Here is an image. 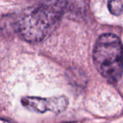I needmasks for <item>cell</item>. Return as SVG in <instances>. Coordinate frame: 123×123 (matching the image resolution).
Wrapping results in <instances>:
<instances>
[{
  "label": "cell",
  "instance_id": "cell-4",
  "mask_svg": "<svg viewBox=\"0 0 123 123\" xmlns=\"http://www.w3.org/2000/svg\"><path fill=\"white\" fill-rule=\"evenodd\" d=\"M108 8L112 14L120 15L123 12V0H109Z\"/></svg>",
  "mask_w": 123,
  "mask_h": 123
},
{
  "label": "cell",
  "instance_id": "cell-3",
  "mask_svg": "<svg viewBox=\"0 0 123 123\" xmlns=\"http://www.w3.org/2000/svg\"><path fill=\"white\" fill-rule=\"evenodd\" d=\"M21 104L25 108L31 112L45 113L50 111L55 114H59L66 110L68 101L64 96L50 98L25 97L22 98Z\"/></svg>",
  "mask_w": 123,
  "mask_h": 123
},
{
  "label": "cell",
  "instance_id": "cell-5",
  "mask_svg": "<svg viewBox=\"0 0 123 123\" xmlns=\"http://www.w3.org/2000/svg\"><path fill=\"white\" fill-rule=\"evenodd\" d=\"M0 123H12L6 120H4V119H0Z\"/></svg>",
  "mask_w": 123,
  "mask_h": 123
},
{
  "label": "cell",
  "instance_id": "cell-2",
  "mask_svg": "<svg viewBox=\"0 0 123 123\" xmlns=\"http://www.w3.org/2000/svg\"><path fill=\"white\" fill-rule=\"evenodd\" d=\"M94 65L99 74L109 82L117 83L123 71V47L115 35L107 33L97 40L93 52Z\"/></svg>",
  "mask_w": 123,
  "mask_h": 123
},
{
  "label": "cell",
  "instance_id": "cell-1",
  "mask_svg": "<svg viewBox=\"0 0 123 123\" xmlns=\"http://www.w3.org/2000/svg\"><path fill=\"white\" fill-rule=\"evenodd\" d=\"M65 6V0H50L27 9L17 19V32L28 42L42 40L61 17Z\"/></svg>",
  "mask_w": 123,
  "mask_h": 123
}]
</instances>
